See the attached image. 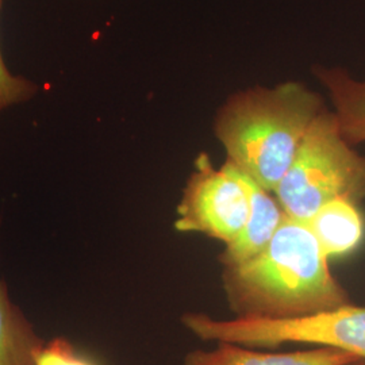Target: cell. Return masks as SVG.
I'll return each mask as SVG.
<instances>
[{"mask_svg": "<svg viewBox=\"0 0 365 365\" xmlns=\"http://www.w3.org/2000/svg\"><path fill=\"white\" fill-rule=\"evenodd\" d=\"M222 286L240 319H297L351 303L309 225L288 217L260 255L223 268Z\"/></svg>", "mask_w": 365, "mask_h": 365, "instance_id": "6da1fadb", "label": "cell"}, {"mask_svg": "<svg viewBox=\"0 0 365 365\" xmlns=\"http://www.w3.org/2000/svg\"><path fill=\"white\" fill-rule=\"evenodd\" d=\"M325 108L321 95L299 81L256 86L225 101L214 118V134L227 161L274 192Z\"/></svg>", "mask_w": 365, "mask_h": 365, "instance_id": "7a4b0ae2", "label": "cell"}, {"mask_svg": "<svg viewBox=\"0 0 365 365\" xmlns=\"http://www.w3.org/2000/svg\"><path fill=\"white\" fill-rule=\"evenodd\" d=\"M274 194L288 218L300 222L336 199L365 200V156L344 138L331 110L314 120Z\"/></svg>", "mask_w": 365, "mask_h": 365, "instance_id": "3957f363", "label": "cell"}, {"mask_svg": "<svg viewBox=\"0 0 365 365\" xmlns=\"http://www.w3.org/2000/svg\"><path fill=\"white\" fill-rule=\"evenodd\" d=\"M182 327L207 342H233L257 349L282 345L331 348L365 360V307L352 302L329 312L297 319H215L185 313Z\"/></svg>", "mask_w": 365, "mask_h": 365, "instance_id": "277c9868", "label": "cell"}, {"mask_svg": "<svg viewBox=\"0 0 365 365\" xmlns=\"http://www.w3.org/2000/svg\"><path fill=\"white\" fill-rule=\"evenodd\" d=\"M250 212L248 178L233 163L215 168L207 153H200L182 190L175 229L200 233L225 245L245 227Z\"/></svg>", "mask_w": 365, "mask_h": 365, "instance_id": "5b68a950", "label": "cell"}, {"mask_svg": "<svg viewBox=\"0 0 365 365\" xmlns=\"http://www.w3.org/2000/svg\"><path fill=\"white\" fill-rule=\"evenodd\" d=\"M211 351L185 354L184 365H346L359 360L351 353L331 348L306 346L291 352H265L233 342H217Z\"/></svg>", "mask_w": 365, "mask_h": 365, "instance_id": "8992f818", "label": "cell"}, {"mask_svg": "<svg viewBox=\"0 0 365 365\" xmlns=\"http://www.w3.org/2000/svg\"><path fill=\"white\" fill-rule=\"evenodd\" d=\"M247 178L250 195L248 221L235 241L225 245L220 255V262L223 268L237 267L260 255L287 218V214L274 192L267 191L253 182L248 175Z\"/></svg>", "mask_w": 365, "mask_h": 365, "instance_id": "52a82bcc", "label": "cell"}, {"mask_svg": "<svg viewBox=\"0 0 365 365\" xmlns=\"http://www.w3.org/2000/svg\"><path fill=\"white\" fill-rule=\"evenodd\" d=\"M314 76L325 87L339 131L354 145L365 143V80L341 66H314Z\"/></svg>", "mask_w": 365, "mask_h": 365, "instance_id": "ba28073f", "label": "cell"}, {"mask_svg": "<svg viewBox=\"0 0 365 365\" xmlns=\"http://www.w3.org/2000/svg\"><path fill=\"white\" fill-rule=\"evenodd\" d=\"M306 223L327 259L351 255L364 240V217L346 199L329 202Z\"/></svg>", "mask_w": 365, "mask_h": 365, "instance_id": "9c48e42d", "label": "cell"}, {"mask_svg": "<svg viewBox=\"0 0 365 365\" xmlns=\"http://www.w3.org/2000/svg\"><path fill=\"white\" fill-rule=\"evenodd\" d=\"M43 344L0 279V365H36Z\"/></svg>", "mask_w": 365, "mask_h": 365, "instance_id": "30bf717a", "label": "cell"}, {"mask_svg": "<svg viewBox=\"0 0 365 365\" xmlns=\"http://www.w3.org/2000/svg\"><path fill=\"white\" fill-rule=\"evenodd\" d=\"M3 0H0V10H1ZM38 92V84L24 78L14 75L13 72L7 68L3 54L0 49V111L11 107V106L25 103L27 101L33 99Z\"/></svg>", "mask_w": 365, "mask_h": 365, "instance_id": "8fae6325", "label": "cell"}, {"mask_svg": "<svg viewBox=\"0 0 365 365\" xmlns=\"http://www.w3.org/2000/svg\"><path fill=\"white\" fill-rule=\"evenodd\" d=\"M36 365H98L90 357L81 354L63 337L43 344L36 356Z\"/></svg>", "mask_w": 365, "mask_h": 365, "instance_id": "7c38bea8", "label": "cell"}, {"mask_svg": "<svg viewBox=\"0 0 365 365\" xmlns=\"http://www.w3.org/2000/svg\"><path fill=\"white\" fill-rule=\"evenodd\" d=\"M346 365H365V360H356V361H353V363H349V364Z\"/></svg>", "mask_w": 365, "mask_h": 365, "instance_id": "4fadbf2b", "label": "cell"}]
</instances>
